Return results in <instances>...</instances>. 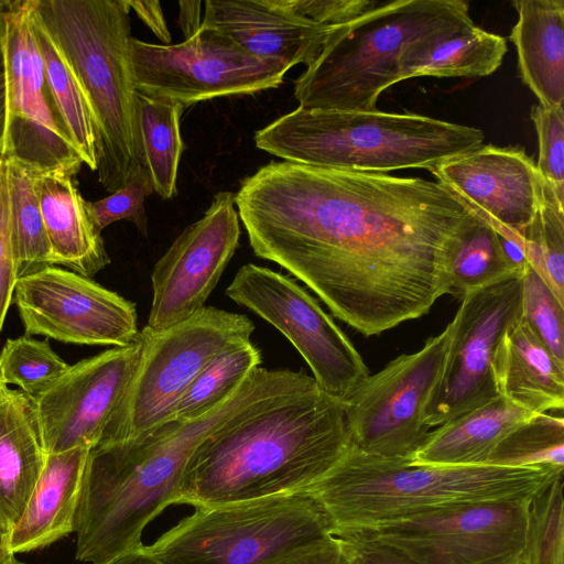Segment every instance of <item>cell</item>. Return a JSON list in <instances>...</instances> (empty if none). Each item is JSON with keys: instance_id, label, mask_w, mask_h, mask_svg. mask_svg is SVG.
Returning <instances> with one entry per match:
<instances>
[{"instance_id": "obj_31", "label": "cell", "mask_w": 564, "mask_h": 564, "mask_svg": "<svg viewBox=\"0 0 564 564\" xmlns=\"http://www.w3.org/2000/svg\"><path fill=\"white\" fill-rule=\"evenodd\" d=\"M9 221L18 279L53 265L52 252L34 185V174L6 160Z\"/></svg>"}, {"instance_id": "obj_27", "label": "cell", "mask_w": 564, "mask_h": 564, "mask_svg": "<svg viewBox=\"0 0 564 564\" xmlns=\"http://www.w3.org/2000/svg\"><path fill=\"white\" fill-rule=\"evenodd\" d=\"M507 50L506 37L471 21L410 45L400 62V82L420 76L485 77L499 68Z\"/></svg>"}, {"instance_id": "obj_34", "label": "cell", "mask_w": 564, "mask_h": 564, "mask_svg": "<svg viewBox=\"0 0 564 564\" xmlns=\"http://www.w3.org/2000/svg\"><path fill=\"white\" fill-rule=\"evenodd\" d=\"M487 465L564 468V420L538 414L518 427L494 451Z\"/></svg>"}, {"instance_id": "obj_22", "label": "cell", "mask_w": 564, "mask_h": 564, "mask_svg": "<svg viewBox=\"0 0 564 564\" xmlns=\"http://www.w3.org/2000/svg\"><path fill=\"white\" fill-rule=\"evenodd\" d=\"M46 453L33 400L8 386L0 390V525L10 531L24 512Z\"/></svg>"}, {"instance_id": "obj_49", "label": "cell", "mask_w": 564, "mask_h": 564, "mask_svg": "<svg viewBox=\"0 0 564 564\" xmlns=\"http://www.w3.org/2000/svg\"><path fill=\"white\" fill-rule=\"evenodd\" d=\"M3 387H6V384H4V383L1 381V379H0V390H1Z\"/></svg>"}, {"instance_id": "obj_39", "label": "cell", "mask_w": 564, "mask_h": 564, "mask_svg": "<svg viewBox=\"0 0 564 564\" xmlns=\"http://www.w3.org/2000/svg\"><path fill=\"white\" fill-rule=\"evenodd\" d=\"M531 120L539 140L540 176L564 199V109L563 106L531 108Z\"/></svg>"}, {"instance_id": "obj_43", "label": "cell", "mask_w": 564, "mask_h": 564, "mask_svg": "<svg viewBox=\"0 0 564 564\" xmlns=\"http://www.w3.org/2000/svg\"><path fill=\"white\" fill-rule=\"evenodd\" d=\"M268 564H352L341 540L328 534L291 550Z\"/></svg>"}, {"instance_id": "obj_19", "label": "cell", "mask_w": 564, "mask_h": 564, "mask_svg": "<svg viewBox=\"0 0 564 564\" xmlns=\"http://www.w3.org/2000/svg\"><path fill=\"white\" fill-rule=\"evenodd\" d=\"M431 172L500 235L523 242V231L539 205L542 180L523 148L480 145Z\"/></svg>"}, {"instance_id": "obj_5", "label": "cell", "mask_w": 564, "mask_h": 564, "mask_svg": "<svg viewBox=\"0 0 564 564\" xmlns=\"http://www.w3.org/2000/svg\"><path fill=\"white\" fill-rule=\"evenodd\" d=\"M30 6L86 99L96 137L98 181L112 193L141 167L128 1L30 0Z\"/></svg>"}, {"instance_id": "obj_14", "label": "cell", "mask_w": 564, "mask_h": 564, "mask_svg": "<svg viewBox=\"0 0 564 564\" xmlns=\"http://www.w3.org/2000/svg\"><path fill=\"white\" fill-rule=\"evenodd\" d=\"M531 500L449 506L366 530L417 564H524Z\"/></svg>"}, {"instance_id": "obj_42", "label": "cell", "mask_w": 564, "mask_h": 564, "mask_svg": "<svg viewBox=\"0 0 564 564\" xmlns=\"http://www.w3.org/2000/svg\"><path fill=\"white\" fill-rule=\"evenodd\" d=\"M338 536L352 564H417L401 550L360 532H344Z\"/></svg>"}, {"instance_id": "obj_17", "label": "cell", "mask_w": 564, "mask_h": 564, "mask_svg": "<svg viewBox=\"0 0 564 564\" xmlns=\"http://www.w3.org/2000/svg\"><path fill=\"white\" fill-rule=\"evenodd\" d=\"M235 194L217 193L204 216L187 226L154 264L145 327L160 332L205 306L240 237Z\"/></svg>"}, {"instance_id": "obj_11", "label": "cell", "mask_w": 564, "mask_h": 564, "mask_svg": "<svg viewBox=\"0 0 564 564\" xmlns=\"http://www.w3.org/2000/svg\"><path fill=\"white\" fill-rule=\"evenodd\" d=\"M137 90L185 108L218 97L250 95L279 87L285 64L257 57L221 31L200 24L177 44H152L131 39Z\"/></svg>"}, {"instance_id": "obj_8", "label": "cell", "mask_w": 564, "mask_h": 564, "mask_svg": "<svg viewBox=\"0 0 564 564\" xmlns=\"http://www.w3.org/2000/svg\"><path fill=\"white\" fill-rule=\"evenodd\" d=\"M328 534L326 512L300 490L195 508L145 549L163 564H268Z\"/></svg>"}, {"instance_id": "obj_24", "label": "cell", "mask_w": 564, "mask_h": 564, "mask_svg": "<svg viewBox=\"0 0 564 564\" xmlns=\"http://www.w3.org/2000/svg\"><path fill=\"white\" fill-rule=\"evenodd\" d=\"M34 185L53 265L91 278L109 264L101 234L91 225L86 199L73 176L62 172L34 174Z\"/></svg>"}, {"instance_id": "obj_9", "label": "cell", "mask_w": 564, "mask_h": 564, "mask_svg": "<svg viewBox=\"0 0 564 564\" xmlns=\"http://www.w3.org/2000/svg\"><path fill=\"white\" fill-rule=\"evenodd\" d=\"M253 330L246 315L212 306L160 332L143 327L135 371L97 445L129 441L165 423L207 364L223 350L250 341Z\"/></svg>"}, {"instance_id": "obj_28", "label": "cell", "mask_w": 564, "mask_h": 564, "mask_svg": "<svg viewBox=\"0 0 564 564\" xmlns=\"http://www.w3.org/2000/svg\"><path fill=\"white\" fill-rule=\"evenodd\" d=\"M448 294L466 295L521 274L508 260L501 235L469 210L454 234L447 256Z\"/></svg>"}, {"instance_id": "obj_30", "label": "cell", "mask_w": 564, "mask_h": 564, "mask_svg": "<svg viewBox=\"0 0 564 564\" xmlns=\"http://www.w3.org/2000/svg\"><path fill=\"white\" fill-rule=\"evenodd\" d=\"M31 14L34 35L43 62L45 83L54 108L84 164L91 171H96V137L86 99L64 57L34 18L32 10Z\"/></svg>"}, {"instance_id": "obj_44", "label": "cell", "mask_w": 564, "mask_h": 564, "mask_svg": "<svg viewBox=\"0 0 564 564\" xmlns=\"http://www.w3.org/2000/svg\"><path fill=\"white\" fill-rule=\"evenodd\" d=\"M127 1L130 9L164 45L171 44V33L159 1Z\"/></svg>"}, {"instance_id": "obj_16", "label": "cell", "mask_w": 564, "mask_h": 564, "mask_svg": "<svg viewBox=\"0 0 564 564\" xmlns=\"http://www.w3.org/2000/svg\"><path fill=\"white\" fill-rule=\"evenodd\" d=\"M13 301L28 336L113 347L131 345L140 337L133 302L56 265L19 278Z\"/></svg>"}, {"instance_id": "obj_3", "label": "cell", "mask_w": 564, "mask_h": 564, "mask_svg": "<svg viewBox=\"0 0 564 564\" xmlns=\"http://www.w3.org/2000/svg\"><path fill=\"white\" fill-rule=\"evenodd\" d=\"M349 446L343 401L313 380L254 405L204 440L186 465L175 505L200 508L300 491Z\"/></svg>"}, {"instance_id": "obj_47", "label": "cell", "mask_w": 564, "mask_h": 564, "mask_svg": "<svg viewBox=\"0 0 564 564\" xmlns=\"http://www.w3.org/2000/svg\"><path fill=\"white\" fill-rule=\"evenodd\" d=\"M9 531L0 525V564H8L14 556L9 549Z\"/></svg>"}, {"instance_id": "obj_25", "label": "cell", "mask_w": 564, "mask_h": 564, "mask_svg": "<svg viewBox=\"0 0 564 564\" xmlns=\"http://www.w3.org/2000/svg\"><path fill=\"white\" fill-rule=\"evenodd\" d=\"M538 414L498 394L430 431L411 463L426 466L487 465L497 446Z\"/></svg>"}, {"instance_id": "obj_1", "label": "cell", "mask_w": 564, "mask_h": 564, "mask_svg": "<svg viewBox=\"0 0 564 564\" xmlns=\"http://www.w3.org/2000/svg\"><path fill=\"white\" fill-rule=\"evenodd\" d=\"M235 206L257 257L367 337L448 294L449 243L470 210L438 181L289 161L246 177Z\"/></svg>"}, {"instance_id": "obj_12", "label": "cell", "mask_w": 564, "mask_h": 564, "mask_svg": "<svg viewBox=\"0 0 564 564\" xmlns=\"http://www.w3.org/2000/svg\"><path fill=\"white\" fill-rule=\"evenodd\" d=\"M451 322L416 352L400 355L368 376L343 401L350 446L391 460H410L426 440L423 409L443 370Z\"/></svg>"}, {"instance_id": "obj_45", "label": "cell", "mask_w": 564, "mask_h": 564, "mask_svg": "<svg viewBox=\"0 0 564 564\" xmlns=\"http://www.w3.org/2000/svg\"><path fill=\"white\" fill-rule=\"evenodd\" d=\"M180 6V25L185 35V40L193 36L200 28V1H181Z\"/></svg>"}, {"instance_id": "obj_48", "label": "cell", "mask_w": 564, "mask_h": 564, "mask_svg": "<svg viewBox=\"0 0 564 564\" xmlns=\"http://www.w3.org/2000/svg\"><path fill=\"white\" fill-rule=\"evenodd\" d=\"M8 564H24V563L19 561L15 556H13Z\"/></svg>"}, {"instance_id": "obj_37", "label": "cell", "mask_w": 564, "mask_h": 564, "mask_svg": "<svg viewBox=\"0 0 564 564\" xmlns=\"http://www.w3.org/2000/svg\"><path fill=\"white\" fill-rule=\"evenodd\" d=\"M522 318L564 367V306L529 265L521 272Z\"/></svg>"}, {"instance_id": "obj_29", "label": "cell", "mask_w": 564, "mask_h": 564, "mask_svg": "<svg viewBox=\"0 0 564 564\" xmlns=\"http://www.w3.org/2000/svg\"><path fill=\"white\" fill-rule=\"evenodd\" d=\"M184 109L177 101L138 93L140 162L153 193L162 199L177 195L178 166L185 149L181 134Z\"/></svg>"}, {"instance_id": "obj_18", "label": "cell", "mask_w": 564, "mask_h": 564, "mask_svg": "<svg viewBox=\"0 0 564 564\" xmlns=\"http://www.w3.org/2000/svg\"><path fill=\"white\" fill-rule=\"evenodd\" d=\"M141 337L69 366L33 400L46 454L91 449L101 440L135 371Z\"/></svg>"}, {"instance_id": "obj_15", "label": "cell", "mask_w": 564, "mask_h": 564, "mask_svg": "<svg viewBox=\"0 0 564 564\" xmlns=\"http://www.w3.org/2000/svg\"><path fill=\"white\" fill-rule=\"evenodd\" d=\"M521 317V274L462 300L443 370L423 409L426 426L437 427L498 395L495 350L505 330Z\"/></svg>"}, {"instance_id": "obj_41", "label": "cell", "mask_w": 564, "mask_h": 564, "mask_svg": "<svg viewBox=\"0 0 564 564\" xmlns=\"http://www.w3.org/2000/svg\"><path fill=\"white\" fill-rule=\"evenodd\" d=\"M292 11L330 26L347 24L376 7L372 0H283Z\"/></svg>"}, {"instance_id": "obj_4", "label": "cell", "mask_w": 564, "mask_h": 564, "mask_svg": "<svg viewBox=\"0 0 564 564\" xmlns=\"http://www.w3.org/2000/svg\"><path fill=\"white\" fill-rule=\"evenodd\" d=\"M564 468L426 466L364 454L341 459L302 491L322 506L333 534L400 521L436 509L487 500H532Z\"/></svg>"}, {"instance_id": "obj_32", "label": "cell", "mask_w": 564, "mask_h": 564, "mask_svg": "<svg viewBox=\"0 0 564 564\" xmlns=\"http://www.w3.org/2000/svg\"><path fill=\"white\" fill-rule=\"evenodd\" d=\"M260 365L261 352L251 340L223 350L193 380L167 421L188 422L213 411L227 401Z\"/></svg>"}, {"instance_id": "obj_40", "label": "cell", "mask_w": 564, "mask_h": 564, "mask_svg": "<svg viewBox=\"0 0 564 564\" xmlns=\"http://www.w3.org/2000/svg\"><path fill=\"white\" fill-rule=\"evenodd\" d=\"M18 280L9 221L7 163L0 158V332Z\"/></svg>"}, {"instance_id": "obj_36", "label": "cell", "mask_w": 564, "mask_h": 564, "mask_svg": "<svg viewBox=\"0 0 564 564\" xmlns=\"http://www.w3.org/2000/svg\"><path fill=\"white\" fill-rule=\"evenodd\" d=\"M563 503V476L531 500L524 538V564H564Z\"/></svg>"}, {"instance_id": "obj_26", "label": "cell", "mask_w": 564, "mask_h": 564, "mask_svg": "<svg viewBox=\"0 0 564 564\" xmlns=\"http://www.w3.org/2000/svg\"><path fill=\"white\" fill-rule=\"evenodd\" d=\"M518 20L509 39L523 84L546 108L564 100V1L516 0Z\"/></svg>"}, {"instance_id": "obj_10", "label": "cell", "mask_w": 564, "mask_h": 564, "mask_svg": "<svg viewBox=\"0 0 564 564\" xmlns=\"http://www.w3.org/2000/svg\"><path fill=\"white\" fill-rule=\"evenodd\" d=\"M0 158L73 177L84 164L46 87L30 0L0 7Z\"/></svg>"}, {"instance_id": "obj_13", "label": "cell", "mask_w": 564, "mask_h": 564, "mask_svg": "<svg viewBox=\"0 0 564 564\" xmlns=\"http://www.w3.org/2000/svg\"><path fill=\"white\" fill-rule=\"evenodd\" d=\"M226 295L282 333L327 394L344 401L369 376L349 338L293 279L247 263L234 276Z\"/></svg>"}, {"instance_id": "obj_33", "label": "cell", "mask_w": 564, "mask_h": 564, "mask_svg": "<svg viewBox=\"0 0 564 564\" xmlns=\"http://www.w3.org/2000/svg\"><path fill=\"white\" fill-rule=\"evenodd\" d=\"M563 204L564 199L542 178L539 205L523 231V243L529 265L564 306Z\"/></svg>"}, {"instance_id": "obj_6", "label": "cell", "mask_w": 564, "mask_h": 564, "mask_svg": "<svg viewBox=\"0 0 564 564\" xmlns=\"http://www.w3.org/2000/svg\"><path fill=\"white\" fill-rule=\"evenodd\" d=\"M484 132L412 112L297 107L256 131V147L283 161L357 172L423 169L482 145Z\"/></svg>"}, {"instance_id": "obj_38", "label": "cell", "mask_w": 564, "mask_h": 564, "mask_svg": "<svg viewBox=\"0 0 564 564\" xmlns=\"http://www.w3.org/2000/svg\"><path fill=\"white\" fill-rule=\"evenodd\" d=\"M153 194L152 185L143 167L137 169L127 183L98 200H86L85 206L91 225L98 234L110 224L129 220L148 236L145 198Z\"/></svg>"}, {"instance_id": "obj_7", "label": "cell", "mask_w": 564, "mask_h": 564, "mask_svg": "<svg viewBox=\"0 0 564 564\" xmlns=\"http://www.w3.org/2000/svg\"><path fill=\"white\" fill-rule=\"evenodd\" d=\"M471 21L463 0L379 2L339 26L296 78L299 107L375 111L382 91L400 82V62L410 45Z\"/></svg>"}, {"instance_id": "obj_21", "label": "cell", "mask_w": 564, "mask_h": 564, "mask_svg": "<svg viewBox=\"0 0 564 564\" xmlns=\"http://www.w3.org/2000/svg\"><path fill=\"white\" fill-rule=\"evenodd\" d=\"M89 451L77 447L46 454L24 512L9 531V549L13 555L43 549L74 532Z\"/></svg>"}, {"instance_id": "obj_2", "label": "cell", "mask_w": 564, "mask_h": 564, "mask_svg": "<svg viewBox=\"0 0 564 564\" xmlns=\"http://www.w3.org/2000/svg\"><path fill=\"white\" fill-rule=\"evenodd\" d=\"M304 372L257 368L223 404L188 422L167 421L87 457L75 517L76 560L101 564L141 547L145 527L175 505L186 465L212 433L267 400L308 386Z\"/></svg>"}, {"instance_id": "obj_46", "label": "cell", "mask_w": 564, "mask_h": 564, "mask_svg": "<svg viewBox=\"0 0 564 564\" xmlns=\"http://www.w3.org/2000/svg\"><path fill=\"white\" fill-rule=\"evenodd\" d=\"M101 564H163L152 554H150L145 545L120 553Z\"/></svg>"}, {"instance_id": "obj_35", "label": "cell", "mask_w": 564, "mask_h": 564, "mask_svg": "<svg viewBox=\"0 0 564 564\" xmlns=\"http://www.w3.org/2000/svg\"><path fill=\"white\" fill-rule=\"evenodd\" d=\"M47 340L28 335L10 338L0 352V379L14 384L32 400L44 393L68 369Z\"/></svg>"}, {"instance_id": "obj_20", "label": "cell", "mask_w": 564, "mask_h": 564, "mask_svg": "<svg viewBox=\"0 0 564 564\" xmlns=\"http://www.w3.org/2000/svg\"><path fill=\"white\" fill-rule=\"evenodd\" d=\"M202 24L221 31L248 53L290 68L311 65L339 28L316 23L283 0H207Z\"/></svg>"}, {"instance_id": "obj_50", "label": "cell", "mask_w": 564, "mask_h": 564, "mask_svg": "<svg viewBox=\"0 0 564 564\" xmlns=\"http://www.w3.org/2000/svg\"><path fill=\"white\" fill-rule=\"evenodd\" d=\"M1 3H2V1L0 0V7H1Z\"/></svg>"}, {"instance_id": "obj_23", "label": "cell", "mask_w": 564, "mask_h": 564, "mask_svg": "<svg viewBox=\"0 0 564 564\" xmlns=\"http://www.w3.org/2000/svg\"><path fill=\"white\" fill-rule=\"evenodd\" d=\"M498 394L534 413L564 408V367L521 317L501 336L494 355Z\"/></svg>"}]
</instances>
